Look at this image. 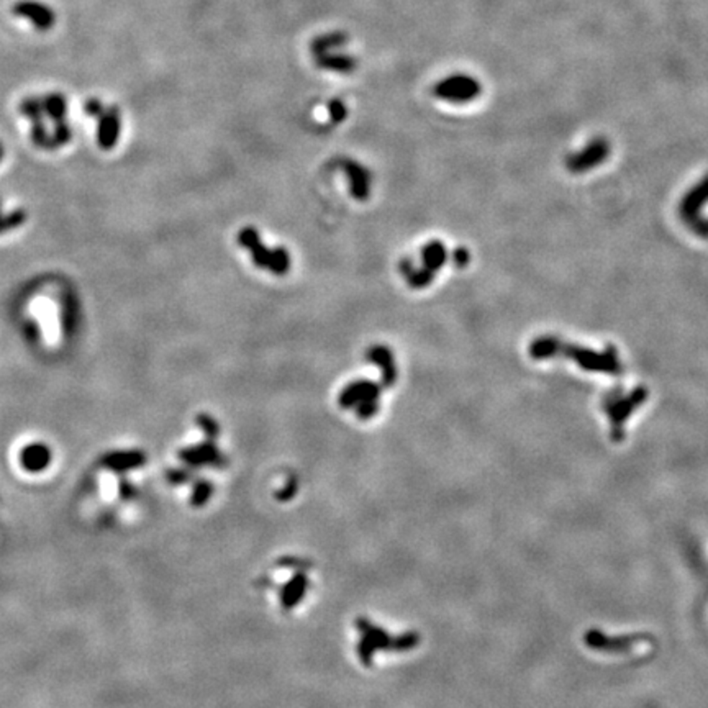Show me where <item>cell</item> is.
I'll list each match as a JSON object with an SVG mask.
<instances>
[{"instance_id":"cell-1","label":"cell","mask_w":708,"mask_h":708,"mask_svg":"<svg viewBox=\"0 0 708 708\" xmlns=\"http://www.w3.org/2000/svg\"><path fill=\"white\" fill-rule=\"evenodd\" d=\"M196 423L204 438L177 450L176 464L166 469V480L184 505L200 510L217 497L220 477L230 467V459L218 446V421L210 415H199Z\"/></svg>"},{"instance_id":"cell-16","label":"cell","mask_w":708,"mask_h":708,"mask_svg":"<svg viewBox=\"0 0 708 708\" xmlns=\"http://www.w3.org/2000/svg\"><path fill=\"white\" fill-rule=\"evenodd\" d=\"M2 158H4V146L0 143V161H2Z\"/></svg>"},{"instance_id":"cell-6","label":"cell","mask_w":708,"mask_h":708,"mask_svg":"<svg viewBox=\"0 0 708 708\" xmlns=\"http://www.w3.org/2000/svg\"><path fill=\"white\" fill-rule=\"evenodd\" d=\"M433 94L443 100L450 102H469L474 100L480 94L479 80L467 74H453L450 78L440 80L435 88Z\"/></svg>"},{"instance_id":"cell-9","label":"cell","mask_w":708,"mask_h":708,"mask_svg":"<svg viewBox=\"0 0 708 708\" xmlns=\"http://www.w3.org/2000/svg\"><path fill=\"white\" fill-rule=\"evenodd\" d=\"M366 358L369 359L372 364H376L377 367H379V371L382 374V381H381L382 387H392L393 384H396L397 367H396V359H393V354H392L391 349L386 348V346L376 344V346H372L369 351H367Z\"/></svg>"},{"instance_id":"cell-2","label":"cell","mask_w":708,"mask_h":708,"mask_svg":"<svg viewBox=\"0 0 708 708\" xmlns=\"http://www.w3.org/2000/svg\"><path fill=\"white\" fill-rule=\"evenodd\" d=\"M256 591L279 617H299L315 598L317 566L302 554H282L259 572Z\"/></svg>"},{"instance_id":"cell-4","label":"cell","mask_w":708,"mask_h":708,"mask_svg":"<svg viewBox=\"0 0 708 708\" xmlns=\"http://www.w3.org/2000/svg\"><path fill=\"white\" fill-rule=\"evenodd\" d=\"M381 393V382H372L367 379L353 381L339 392L338 403L344 410H353L358 415V418L366 421L379 413Z\"/></svg>"},{"instance_id":"cell-10","label":"cell","mask_w":708,"mask_h":708,"mask_svg":"<svg viewBox=\"0 0 708 708\" xmlns=\"http://www.w3.org/2000/svg\"><path fill=\"white\" fill-rule=\"evenodd\" d=\"M343 169L349 181V192L356 200H366L371 194V172L356 161H344Z\"/></svg>"},{"instance_id":"cell-15","label":"cell","mask_w":708,"mask_h":708,"mask_svg":"<svg viewBox=\"0 0 708 708\" xmlns=\"http://www.w3.org/2000/svg\"><path fill=\"white\" fill-rule=\"evenodd\" d=\"M104 110H105L104 102H102L100 99H95V97H92V99L85 102V105H84V112L88 113L90 118H97Z\"/></svg>"},{"instance_id":"cell-3","label":"cell","mask_w":708,"mask_h":708,"mask_svg":"<svg viewBox=\"0 0 708 708\" xmlns=\"http://www.w3.org/2000/svg\"><path fill=\"white\" fill-rule=\"evenodd\" d=\"M418 645L415 633H398L369 615H358L349 625L351 656L364 671H377L389 657L402 656Z\"/></svg>"},{"instance_id":"cell-11","label":"cell","mask_w":708,"mask_h":708,"mask_svg":"<svg viewBox=\"0 0 708 708\" xmlns=\"http://www.w3.org/2000/svg\"><path fill=\"white\" fill-rule=\"evenodd\" d=\"M315 63L320 69H325V71H332V73H342V74L353 73L356 69V64H358V61H356L353 56L332 55V53L315 56Z\"/></svg>"},{"instance_id":"cell-13","label":"cell","mask_w":708,"mask_h":708,"mask_svg":"<svg viewBox=\"0 0 708 708\" xmlns=\"http://www.w3.org/2000/svg\"><path fill=\"white\" fill-rule=\"evenodd\" d=\"M423 259H425V264L428 268H433V269L440 268L443 259H445L443 248L438 245V243H431V245H428L423 250Z\"/></svg>"},{"instance_id":"cell-8","label":"cell","mask_w":708,"mask_h":708,"mask_svg":"<svg viewBox=\"0 0 708 708\" xmlns=\"http://www.w3.org/2000/svg\"><path fill=\"white\" fill-rule=\"evenodd\" d=\"M97 143L102 149H112L120 139L122 113L118 107H105V110L97 117Z\"/></svg>"},{"instance_id":"cell-14","label":"cell","mask_w":708,"mask_h":708,"mask_svg":"<svg viewBox=\"0 0 708 708\" xmlns=\"http://www.w3.org/2000/svg\"><path fill=\"white\" fill-rule=\"evenodd\" d=\"M328 113H329V120H332L333 123H342V122H344L346 115H348V109H346L343 100L333 99L328 104Z\"/></svg>"},{"instance_id":"cell-7","label":"cell","mask_w":708,"mask_h":708,"mask_svg":"<svg viewBox=\"0 0 708 708\" xmlns=\"http://www.w3.org/2000/svg\"><path fill=\"white\" fill-rule=\"evenodd\" d=\"M12 14L15 17L28 20L38 31L51 30L56 23L55 10L38 0H19L14 4Z\"/></svg>"},{"instance_id":"cell-12","label":"cell","mask_w":708,"mask_h":708,"mask_svg":"<svg viewBox=\"0 0 708 708\" xmlns=\"http://www.w3.org/2000/svg\"><path fill=\"white\" fill-rule=\"evenodd\" d=\"M348 35L343 33V31H333V33H327L315 38L310 45V51L313 56H320L327 55V53H332V50L339 46H344L348 43Z\"/></svg>"},{"instance_id":"cell-5","label":"cell","mask_w":708,"mask_h":708,"mask_svg":"<svg viewBox=\"0 0 708 708\" xmlns=\"http://www.w3.org/2000/svg\"><path fill=\"white\" fill-rule=\"evenodd\" d=\"M238 241L243 248H246L251 253L253 263L258 268L268 269L269 273L275 275H284L290 269V253L284 246L268 248L261 241L258 230L253 226L243 228L238 235Z\"/></svg>"}]
</instances>
